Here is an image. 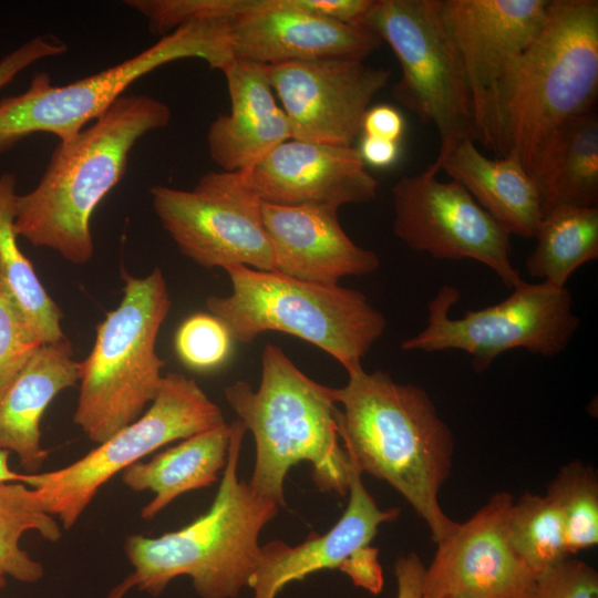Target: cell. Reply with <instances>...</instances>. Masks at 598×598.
I'll list each match as a JSON object with an SVG mask.
<instances>
[{
  "label": "cell",
  "mask_w": 598,
  "mask_h": 598,
  "mask_svg": "<svg viewBox=\"0 0 598 598\" xmlns=\"http://www.w3.org/2000/svg\"><path fill=\"white\" fill-rule=\"evenodd\" d=\"M246 427L230 424L227 462L209 509L185 527L157 537H127L124 550L135 587L161 595L179 577L192 579L200 598H236L259 566V535L279 505L239 481L237 468Z\"/></svg>",
  "instance_id": "cell-4"
},
{
  "label": "cell",
  "mask_w": 598,
  "mask_h": 598,
  "mask_svg": "<svg viewBox=\"0 0 598 598\" xmlns=\"http://www.w3.org/2000/svg\"><path fill=\"white\" fill-rule=\"evenodd\" d=\"M80 362L66 337L43 343L0 394V451L17 454L37 473L49 451L41 444V420L52 400L80 382Z\"/></svg>",
  "instance_id": "cell-22"
},
{
  "label": "cell",
  "mask_w": 598,
  "mask_h": 598,
  "mask_svg": "<svg viewBox=\"0 0 598 598\" xmlns=\"http://www.w3.org/2000/svg\"><path fill=\"white\" fill-rule=\"evenodd\" d=\"M17 176L0 175V277L43 343L65 338L62 311L53 301L35 274L32 262L18 244L14 228Z\"/></svg>",
  "instance_id": "cell-26"
},
{
  "label": "cell",
  "mask_w": 598,
  "mask_h": 598,
  "mask_svg": "<svg viewBox=\"0 0 598 598\" xmlns=\"http://www.w3.org/2000/svg\"><path fill=\"white\" fill-rule=\"evenodd\" d=\"M460 292L443 286L427 303L426 326L401 343L403 351L460 350L471 355L476 372L486 370L502 353L523 348L533 354L565 351L579 327L569 290L540 281L522 280L499 303L450 317Z\"/></svg>",
  "instance_id": "cell-11"
},
{
  "label": "cell",
  "mask_w": 598,
  "mask_h": 598,
  "mask_svg": "<svg viewBox=\"0 0 598 598\" xmlns=\"http://www.w3.org/2000/svg\"><path fill=\"white\" fill-rule=\"evenodd\" d=\"M229 439L230 424L224 423L125 468L122 481L128 488L154 493L141 517L152 519L178 496L213 485L226 465Z\"/></svg>",
  "instance_id": "cell-25"
},
{
  "label": "cell",
  "mask_w": 598,
  "mask_h": 598,
  "mask_svg": "<svg viewBox=\"0 0 598 598\" xmlns=\"http://www.w3.org/2000/svg\"><path fill=\"white\" fill-rule=\"evenodd\" d=\"M534 238L528 275L564 288L577 268L598 258V207H556L543 215Z\"/></svg>",
  "instance_id": "cell-27"
},
{
  "label": "cell",
  "mask_w": 598,
  "mask_h": 598,
  "mask_svg": "<svg viewBox=\"0 0 598 598\" xmlns=\"http://www.w3.org/2000/svg\"><path fill=\"white\" fill-rule=\"evenodd\" d=\"M549 0H440L471 99L475 140L493 151L502 83L539 32Z\"/></svg>",
  "instance_id": "cell-15"
},
{
  "label": "cell",
  "mask_w": 598,
  "mask_h": 598,
  "mask_svg": "<svg viewBox=\"0 0 598 598\" xmlns=\"http://www.w3.org/2000/svg\"><path fill=\"white\" fill-rule=\"evenodd\" d=\"M350 460V457H349ZM362 473L350 460L348 506L324 535L311 533L297 546L272 540L261 546L259 566L250 581L252 598H276L286 585L323 569H339L373 595L383 588L379 550L370 544L381 524L395 520L399 508L381 509L367 491Z\"/></svg>",
  "instance_id": "cell-16"
},
{
  "label": "cell",
  "mask_w": 598,
  "mask_h": 598,
  "mask_svg": "<svg viewBox=\"0 0 598 598\" xmlns=\"http://www.w3.org/2000/svg\"><path fill=\"white\" fill-rule=\"evenodd\" d=\"M122 277L123 298L97 324L93 348L80 362L73 421L97 444L137 420L164 378L156 341L171 308L166 280L158 268Z\"/></svg>",
  "instance_id": "cell-7"
},
{
  "label": "cell",
  "mask_w": 598,
  "mask_h": 598,
  "mask_svg": "<svg viewBox=\"0 0 598 598\" xmlns=\"http://www.w3.org/2000/svg\"><path fill=\"white\" fill-rule=\"evenodd\" d=\"M150 193L163 228L196 264L275 271L262 203L241 172H209L192 189L158 185Z\"/></svg>",
  "instance_id": "cell-12"
},
{
  "label": "cell",
  "mask_w": 598,
  "mask_h": 598,
  "mask_svg": "<svg viewBox=\"0 0 598 598\" xmlns=\"http://www.w3.org/2000/svg\"><path fill=\"white\" fill-rule=\"evenodd\" d=\"M507 492L486 504L437 544L423 575V598H535L537 577L514 550Z\"/></svg>",
  "instance_id": "cell-18"
},
{
  "label": "cell",
  "mask_w": 598,
  "mask_h": 598,
  "mask_svg": "<svg viewBox=\"0 0 598 598\" xmlns=\"http://www.w3.org/2000/svg\"><path fill=\"white\" fill-rule=\"evenodd\" d=\"M429 168L444 171L461 184L475 202L509 235L534 238L543 210L536 186L515 153L499 158L482 154L472 138H463Z\"/></svg>",
  "instance_id": "cell-23"
},
{
  "label": "cell",
  "mask_w": 598,
  "mask_h": 598,
  "mask_svg": "<svg viewBox=\"0 0 598 598\" xmlns=\"http://www.w3.org/2000/svg\"><path fill=\"white\" fill-rule=\"evenodd\" d=\"M233 56L227 24L197 21L162 37L137 54L65 85H53L47 72L29 87L0 101V155L35 133L68 141L104 114L138 79L177 60L199 59L221 70Z\"/></svg>",
  "instance_id": "cell-8"
},
{
  "label": "cell",
  "mask_w": 598,
  "mask_h": 598,
  "mask_svg": "<svg viewBox=\"0 0 598 598\" xmlns=\"http://www.w3.org/2000/svg\"><path fill=\"white\" fill-rule=\"evenodd\" d=\"M361 25L389 44L401 65L393 97L435 126L444 154L475 140L467 82L441 16L440 0H373Z\"/></svg>",
  "instance_id": "cell-9"
},
{
  "label": "cell",
  "mask_w": 598,
  "mask_h": 598,
  "mask_svg": "<svg viewBox=\"0 0 598 598\" xmlns=\"http://www.w3.org/2000/svg\"><path fill=\"white\" fill-rule=\"evenodd\" d=\"M135 578L132 574H130L126 578H124L120 584L114 586L110 592L105 596V598H123L124 595L135 587Z\"/></svg>",
  "instance_id": "cell-39"
},
{
  "label": "cell",
  "mask_w": 598,
  "mask_h": 598,
  "mask_svg": "<svg viewBox=\"0 0 598 598\" xmlns=\"http://www.w3.org/2000/svg\"><path fill=\"white\" fill-rule=\"evenodd\" d=\"M508 537L536 577L570 557L560 513L546 495L526 493L513 503Z\"/></svg>",
  "instance_id": "cell-29"
},
{
  "label": "cell",
  "mask_w": 598,
  "mask_h": 598,
  "mask_svg": "<svg viewBox=\"0 0 598 598\" xmlns=\"http://www.w3.org/2000/svg\"><path fill=\"white\" fill-rule=\"evenodd\" d=\"M275 271L320 285H338L380 266L378 255L357 245L342 229L338 212L261 204Z\"/></svg>",
  "instance_id": "cell-20"
},
{
  "label": "cell",
  "mask_w": 598,
  "mask_h": 598,
  "mask_svg": "<svg viewBox=\"0 0 598 598\" xmlns=\"http://www.w3.org/2000/svg\"><path fill=\"white\" fill-rule=\"evenodd\" d=\"M405 128L403 115L392 105L370 106L361 124V135L400 142Z\"/></svg>",
  "instance_id": "cell-35"
},
{
  "label": "cell",
  "mask_w": 598,
  "mask_h": 598,
  "mask_svg": "<svg viewBox=\"0 0 598 598\" xmlns=\"http://www.w3.org/2000/svg\"><path fill=\"white\" fill-rule=\"evenodd\" d=\"M224 270L233 291L209 296L206 306L233 341L250 343L266 331L291 334L329 353L349 372L362 368L385 330L383 313L358 290L241 265Z\"/></svg>",
  "instance_id": "cell-6"
},
{
  "label": "cell",
  "mask_w": 598,
  "mask_h": 598,
  "mask_svg": "<svg viewBox=\"0 0 598 598\" xmlns=\"http://www.w3.org/2000/svg\"><path fill=\"white\" fill-rule=\"evenodd\" d=\"M291 138L353 146L362 118L391 72L362 60L333 59L266 65Z\"/></svg>",
  "instance_id": "cell-17"
},
{
  "label": "cell",
  "mask_w": 598,
  "mask_h": 598,
  "mask_svg": "<svg viewBox=\"0 0 598 598\" xmlns=\"http://www.w3.org/2000/svg\"><path fill=\"white\" fill-rule=\"evenodd\" d=\"M342 388H332L334 419L343 448L361 473L386 482L427 525L434 543L458 523L442 509L454 439L427 391L395 382L383 371L359 368Z\"/></svg>",
  "instance_id": "cell-1"
},
{
  "label": "cell",
  "mask_w": 598,
  "mask_h": 598,
  "mask_svg": "<svg viewBox=\"0 0 598 598\" xmlns=\"http://www.w3.org/2000/svg\"><path fill=\"white\" fill-rule=\"evenodd\" d=\"M68 47L53 35H38L0 59V90L33 63L65 53Z\"/></svg>",
  "instance_id": "cell-34"
},
{
  "label": "cell",
  "mask_w": 598,
  "mask_h": 598,
  "mask_svg": "<svg viewBox=\"0 0 598 598\" xmlns=\"http://www.w3.org/2000/svg\"><path fill=\"white\" fill-rule=\"evenodd\" d=\"M42 344L0 277V394Z\"/></svg>",
  "instance_id": "cell-32"
},
{
  "label": "cell",
  "mask_w": 598,
  "mask_h": 598,
  "mask_svg": "<svg viewBox=\"0 0 598 598\" xmlns=\"http://www.w3.org/2000/svg\"><path fill=\"white\" fill-rule=\"evenodd\" d=\"M233 339L212 313L188 317L176 331L175 350L187 367L208 371L223 364L230 354Z\"/></svg>",
  "instance_id": "cell-31"
},
{
  "label": "cell",
  "mask_w": 598,
  "mask_h": 598,
  "mask_svg": "<svg viewBox=\"0 0 598 598\" xmlns=\"http://www.w3.org/2000/svg\"><path fill=\"white\" fill-rule=\"evenodd\" d=\"M6 585V577L0 574V589Z\"/></svg>",
  "instance_id": "cell-40"
},
{
  "label": "cell",
  "mask_w": 598,
  "mask_h": 598,
  "mask_svg": "<svg viewBox=\"0 0 598 598\" xmlns=\"http://www.w3.org/2000/svg\"><path fill=\"white\" fill-rule=\"evenodd\" d=\"M429 167L392 187L393 231L406 246L437 259H472L513 289L520 281L509 258V233L456 181Z\"/></svg>",
  "instance_id": "cell-14"
},
{
  "label": "cell",
  "mask_w": 598,
  "mask_h": 598,
  "mask_svg": "<svg viewBox=\"0 0 598 598\" xmlns=\"http://www.w3.org/2000/svg\"><path fill=\"white\" fill-rule=\"evenodd\" d=\"M241 173L261 203L336 212L347 204L372 202L379 185L355 146L295 138L282 142Z\"/></svg>",
  "instance_id": "cell-19"
},
{
  "label": "cell",
  "mask_w": 598,
  "mask_h": 598,
  "mask_svg": "<svg viewBox=\"0 0 598 598\" xmlns=\"http://www.w3.org/2000/svg\"><path fill=\"white\" fill-rule=\"evenodd\" d=\"M224 423L220 408L194 379L171 372L137 420L64 467L25 473L24 484L34 488L43 508L70 529L114 475L171 442Z\"/></svg>",
  "instance_id": "cell-10"
},
{
  "label": "cell",
  "mask_w": 598,
  "mask_h": 598,
  "mask_svg": "<svg viewBox=\"0 0 598 598\" xmlns=\"http://www.w3.org/2000/svg\"><path fill=\"white\" fill-rule=\"evenodd\" d=\"M171 116L168 105L157 99L123 95L90 126L59 142L37 186L17 197L18 237L71 264L89 262L95 208L121 182L137 141L167 126Z\"/></svg>",
  "instance_id": "cell-2"
},
{
  "label": "cell",
  "mask_w": 598,
  "mask_h": 598,
  "mask_svg": "<svg viewBox=\"0 0 598 598\" xmlns=\"http://www.w3.org/2000/svg\"><path fill=\"white\" fill-rule=\"evenodd\" d=\"M424 570L425 566L416 554L398 557L394 564L396 598H423Z\"/></svg>",
  "instance_id": "cell-36"
},
{
  "label": "cell",
  "mask_w": 598,
  "mask_h": 598,
  "mask_svg": "<svg viewBox=\"0 0 598 598\" xmlns=\"http://www.w3.org/2000/svg\"><path fill=\"white\" fill-rule=\"evenodd\" d=\"M535 598H598V574L569 557L537 577Z\"/></svg>",
  "instance_id": "cell-33"
},
{
  "label": "cell",
  "mask_w": 598,
  "mask_h": 598,
  "mask_svg": "<svg viewBox=\"0 0 598 598\" xmlns=\"http://www.w3.org/2000/svg\"><path fill=\"white\" fill-rule=\"evenodd\" d=\"M373 0H244L227 23L233 56L272 65L364 60L381 44L361 25Z\"/></svg>",
  "instance_id": "cell-13"
},
{
  "label": "cell",
  "mask_w": 598,
  "mask_h": 598,
  "mask_svg": "<svg viewBox=\"0 0 598 598\" xmlns=\"http://www.w3.org/2000/svg\"><path fill=\"white\" fill-rule=\"evenodd\" d=\"M598 94V1L549 0L544 23L507 72L493 151L525 168L556 126L594 111Z\"/></svg>",
  "instance_id": "cell-5"
},
{
  "label": "cell",
  "mask_w": 598,
  "mask_h": 598,
  "mask_svg": "<svg viewBox=\"0 0 598 598\" xmlns=\"http://www.w3.org/2000/svg\"><path fill=\"white\" fill-rule=\"evenodd\" d=\"M32 530L52 543L62 535L34 488L23 482H0V574L4 577L28 584L42 578V565L19 545L22 535Z\"/></svg>",
  "instance_id": "cell-28"
},
{
  "label": "cell",
  "mask_w": 598,
  "mask_h": 598,
  "mask_svg": "<svg viewBox=\"0 0 598 598\" xmlns=\"http://www.w3.org/2000/svg\"><path fill=\"white\" fill-rule=\"evenodd\" d=\"M543 210L561 206H597L598 117L594 111L551 130L528 165Z\"/></svg>",
  "instance_id": "cell-24"
},
{
  "label": "cell",
  "mask_w": 598,
  "mask_h": 598,
  "mask_svg": "<svg viewBox=\"0 0 598 598\" xmlns=\"http://www.w3.org/2000/svg\"><path fill=\"white\" fill-rule=\"evenodd\" d=\"M225 398L255 440L248 483L254 493L285 506L288 471L309 462L320 491L347 495L350 460L338 440L332 388L306 375L277 346L266 344L258 389L238 380L225 388Z\"/></svg>",
  "instance_id": "cell-3"
},
{
  "label": "cell",
  "mask_w": 598,
  "mask_h": 598,
  "mask_svg": "<svg viewBox=\"0 0 598 598\" xmlns=\"http://www.w3.org/2000/svg\"><path fill=\"white\" fill-rule=\"evenodd\" d=\"M220 71L230 113L210 123L208 151L224 172H241L290 140V125L276 101L266 65L231 56Z\"/></svg>",
  "instance_id": "cell-21"
},
{
  "label": "cell",
  "mask_w": 598,
  "mask_h": 598,
  "mask_svg": "<svg viewBox=\"0 0 598 598\" xmlns=\"http://www.w3.org/2000/svg\"><path fill=\"white\" fill-rule=\"evenodd\" d=\"M546 496L560 513L570 555L598 543V478L579 461L563 466L547 486Z\"/></svg>",
  "instance_id": "cell-30"
},
{
  "label": "cell",
  "mask_w": 598,
  "mask_h": 598,
  "mask_svg": "<svg viewBox=\"0 0 598 598\" xmlns=\"http://www.w3.org/2000/svg\"><path fill=\"white\" fill-rule=\"evenodd\" d=\"M364 165L386 168L400 157V142L362 135L357 147Z\"/></svg>",
  "instance_id": "cell-37"
},
{
  "label": "cell",
  "mask_w": 598,
  "mask_h": 598,
  "mask_svg": "<svg viewBox=\"0 0 598 598\" xmlns=\"http://www.w3.org/2000/svg\"><path fill=\"white\" fill-rule=\"evenodd\" d=\"M9 452L0 451V482H23L25 473H17L9 466Z\"/></svg>",
  "instance_id": "cell-38"
}]
</instances>
